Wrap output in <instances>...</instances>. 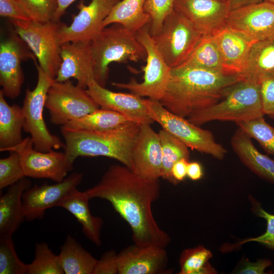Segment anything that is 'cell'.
<instances>
[{"label": "cell", "instance_id": "1", "mask_svg": "<svg viewBox=\"0 0 274 274\" xmlns=\"http://www.w3.org/2000/svg\"><path fill=\"white\" fill-rule=\"evenodd\" d=\"M88 198L108 201L130 226L134 244L165 248L170 238L158 226L152 203L160 193L159 179L143 178L124 165L113 164L95 185L84 191Z\"/></svg>", "mask_w": 274, "mask_h": 274}, {"label": "cell", "instance_id": "2", "mask_svg": "<svg viewBox=\"0 0 274 274\" xmlns=\"http://www.w3.org/2000/svg\"><path fill=\"white\" fill-rule=\"evenodd\" d=\"M244 80L238 74L191 66L172 68L161 104L183 118L219 101L228 89Z\"/></svg>", "mask_w": 274, "mask_h": 274}, {"label": "cell", "instance_id": "3", "mask_svg": "<svg viewBox=\"0 0 274 274\" xmlns=\"http://www.w3.org/2000/svg\"><path fill=\"white\" fill-rule=\"evenodd\" d=\"M140 124L130 121L102 131L70 129L61 127L64 153L73 167L80 156H105L115 159L133 171L132 149Z\"/></svg>", "mask_w": 274, "mask_h": 274}, {"label": "cell", "instance_id": "4", "mask_svg": "<svg viewBox=\"0 0 274 274\" xmlns=\"http://www.w3.org/2000/svg\"><path fill=\"white\" fill-rule=\"evenodd\" d=\"M104 27L90 42L94 77L105 87L111 63L138 62L146 57V51L135 33L119 24Z\"/></svg>", "mask_w": 274, "mask_h": 274}, {"label": "cell", "instance_id": "5", "mask_svg": "<svg viewBox=\"0 0 274 274\" xmlns=\"http://www.w3.org/2000/svg\"><path fill=\"white\" fill-rule=\"evenodd\" d=\"M264 115L260 84L242 80L232 86L217 103L193 113L187 120L197 126L213 121H231L237 124Z\"/></svg>", "mask_w": 274, "mask_h": 274}, {"label": "cell", "instance_id": "6", "mask_svg": "<svg viewBox=\"0 0 274 274\" xmlns=\"http://www.w3.org/2000/svg\"><path fill=\"white\" fill-rule=\"evenodd\" d=\"M15 33L27 45L39 65L55 79L61 63L59 30L62 23L10 19Z\"/></svg>", "mask_w": 274, "mask_h": 274}, {"label": "cell", "instance_id": "7", "mask_svg": "<svg viewBox=\"0 0 274 274\" xmlns=\"http://www.w3.org/2000/svg\"><path fill=\"white\" fill-rule=\"evenodd\" d=\"M148 114L153 121L165 129L188 148L209 154L218 159H223L226 149L218 143L209 130L196 125L185 118L177 115L165 108L158 100L145 99Z\"/></svg>", "mask_w": 274, "mask_h": 274}, {"label": "cell", "instance_id": "8", "mask_svg": "<svg viewBox=\"0 0 274 274\" xmlns=\"http://www.w3.org/2000/svg\"><path fill=\"white\" fill-rule=\"evenodd\" d=\"M38 72V81L35 88L25 91L22 107L24 125L23 130L30 134L34 148L42 152H48L53 149L64 148L57 136L49 131L43 116L44 108L48 90L54 82V79L47 74L43 69L36 63Z\"/></svg>", "mask_w": 274, "mask_h": 274}, {"label": "cell", "instance_id": "9", "mask_svg": "<svg viewBox=\"0 0 274 274\" xmlns=\"http://www.w3.org/2000/svg\"><path fill=\"white\" fill-rule=\"evenodd\" d=\"M202 37L187 19L174 9L165 19L159 33L153 38L167 64L174 68L188 59Z\"/></svg>", "mask_w": 274, "mask_h": 274}, {"label": "cell", "instance_id": "10", "mask_svg": "<svg viewBox=\"0 0 274 274\" xmlns=\"http://www.w3.org/2000/svg\"><path fill=\"white\" fill-rule=\"evenodd\" d=\"M150 24L135 33L137 39L146 51L143 81L139 83L132 79L127 83L114 82L112 85L141 97L146 96L159 101L166 90L172 68L167 64L155 44L150 32Z\"/></svg>", "mask_w": 274, "mask_h": 274}, {"label": "cell", "instance_id": "11", "mask_svg": "<svg viewBox=\"0 0 274 274\" xmlns=\"http://www.w3.org/2000/svg\"><path fill=\"white\" fill-rule=\"evenodd\" d=\"M45 107L49 111L50 122L61 126L100 108L86 89L70 80L54 81L48 90Z\"/></svg>", "mask_w": 274, "mask_h": 274}, {"label": "cell", "instance_id": "12", "mask_svg": "<svg viewBox=\"0 0 274 274\" xmlns=\"http://www.w3.org/2000/svg\"><path fill=\"white\" fill-rule=\"evenodd\" d=\"M6 151H15L19 154L26 177L48 179L60 182L73 168L69 164L64 152L38 151L34 148L31 137L23 139L20 143Z\"/></svg>", "mask_w": 274, "mask_h": 274}, {"label": "cell", "instance_id": "13", "mask_svg": "<svg viewBox=\"0 0 274 274\" xmlns=\"http://www.w3.org/2000/svg\"><path fill=\"white\" fill-rule=\"evenodd\" d=\"M83 174L74 173L63 181L54 184L35 185L26 190L22 195L25 219L28 221L43 218L45 211L59 207L61 202L74 194L81 183Z\"/></svg>", "mask_w": 274, "mask_h": 274}, {"label": "cell", "instance_id": "14", "mask_svg": "<svg viewBox=\"0 0 274 274\" xmlns=\"http://www.w3.org/2000/svg\"><path fill=\"white\" fill-rule=\"evenodd\" d=\"M225 26L254 43L274 38V4L263 1L230 11Z\"/></svg>", "mask_w": 274, "mask_h": 274}, {"label": "cell", "instance_id": "15", "mask_svg": "<svg viewBox=\"0 0 274 274\" xmlns=\"http://www.w3.org/2000/svg\"><path fill=\"white\" fill-rule=\"evenodd\" d=\"M121 0H91L86 5L81 1L79 10L70 25L62 23L59 30L61 44L70 42H90L103 29L102 23L113 7Z\"/></svg>", "mask_w": 274, "mask_h": 274}, {"label": "cell", "instance_id": "16", "mask_svg": "<svg viewBox=\"0 0 274 274\" xmlns=\"http://www.w3.org/2000/svg\"><path fill=\"white\" fill-rule=\"evenodd\" d=\"M35 55L26 43L16 33L0 44V84L5 97L15 98L24 82L21 62Z\"/></svg>", "mask_w": 274, "mask_h": 274}, {"label": "cell", "instance_id": "17", "mask_svg": "<svg viewBox=\"0 0 274 274\" xmlns=\"http://www.w3.org/2000/svg\"><path fill=\"white\" fill-rule=\"evenodd\" d=\"M174 9L203 36H213L224 27L230 11L227 0H175Z\"/></svg>", "mask_w": 274, "mask_h": 274}, {"label": "cell", "instance_id": "18", "mask_svg": "<svg viewBox=\"0 0 274 274\" xmlns=\"http://www.w3.org/2000/svg\"><path fill=\"white\" fill-rule=\"evenodd\" d=\"M88 94L100 107L118 112L139 124H150V117L145 99L138 95L116 92L100 85L94 79L86 89Z\"/></svg>", "mask_w": 274, "mask_h": 274}, {"label": "cell", "instance_id": "19", "mask_svg": "<svg viewBox=\"0 0 274 274\" xmlns=\"http://www.w3.org/2000/svg\"><path fill=\"white\" fill-rule=\"evenodd\" d=\"M167 261L165 248L134 244L117 253L118 274L165 273Z\"/></svg>", "mask_w": 274, "mask_h": 274}, {"label": "cell", "instance_id": "20", "mask_svg": "<svg viewBox=\"0 0 274 274\" xmlns=\"http://www.w3.org/2000/svg\"><path fill=\"white\" fill-rule=\"evenodd\" d=\"M60 55L61 63L54 81L63 82L72 78L77 80L78 86L86 89L89 82L94 79L90 42L63 43Z\"/></svg>", "mask_w": 274, "mask_h": 274}, {"label": "cell", "instance_id": "21", "mask_svg": "<svg viewBox=\"0 0 274 274\" xmlns=\"http://www.w3.org/2000/svg\"><path fill=\"white\" fill-rule=\"evenodd\" d=\"M133 172L147 179H159L162 174V150L158 133L150 124H141L132 149Z\"/></svg>", "mask_w": 274, "mask_h": 274}, {"label": "cell", "instance_id": "22", "mask_svg": "<svg viewBox=\"0 0 274 274\" xmlns=\"http://www.w3.org/2000/svg\"><path fill=\"white\" fill-rule=\"evenodd\" d=\"M212 36L226 71L241 75L254 42L226 26Z\"/></svg>", "mask_w": 274, "mask_h": 274}, {"label": "cell", "instance_id": "23", "mask_svg": "<svg viewBox=\"0 0 274 274\" xmlns=\"http://www.w3.org/2000/svg\"><path fill=\"white\" fill-rule=\"evenodd\" d=\"M31 186L24 177L9 186L0 197V238L12 237L25 220L22 203L24 192Z\"/></svg>", "mask_w": 274, "mask_h": 274}, {"label": "cell", "instance_id": "24", "mask_svg": "<svg viewBox=\"0 0 274 274\" xmlns=\"http://www.w3.org/2000/svg\"><path fill=\"white\" fill-rule=\"evenodd\" d=\"M231 146L242 162L259 176L274 183V160L261 153L239 127L231 139Z\"/></svg>", "mask_w": 274, "mask_h": 274}, {"label": "cell", "instance_id": "25", "mask_svg": "<svg viewBox=\"0 0 274 274\" xmlns=\"http://www.w3.org/2000/svg\"><path fill=\"white\" fill-rule=\"evenodd\" d=\"M241 75L244 80L259 84L274 78V38L253 44Z\"/></svg>", "mask_w": 274, "mask_h": 274}, {"label": "cell", "instance_id": "26", "mask_svg": "<svg viewBox=\"0 0 274 274\" xmlns=\"http://www.w3.org/2000/svg\"><path fill=\"white\" fill-rule=\"evenodd\" d=\"M84 191L77 190L59 205L72 214L82 226L85 236L94 244H101V230L104 223L99 217L93 216L89 207V200Z\"/></svg>", "mask_w": 274, "mask_h": 274}, {"label": "cell", "instance_id": "27", "mask_svg": "<svg viewBox=\"0 0 274 274\" xmlns=\"http://www.w3.org/2000/svg\"><path fill=\"white\" fill-rule=\"evenodd\" d=\"M146 0H121L112 9L102 23V28L119 24L135 33L150 24L151 18L145 11Z\"/></svg>", "mask_w": 274, "mask_h": 274}, {"label": "cell", "instance_id": "28", "mask_svg": "<svg viewBox=\"0 0 274 274\" xmlns=\"http://www.w3.org/2000/svg\"><path fill=\"white\" fill-rule=\"evenodd\" d=\"M22 108L9 105L0 91V151L6 150L23 140L21 131L24 125Z\"/></svg>", "mask_w": 274, "mask_h": 274}, {"label": "cell", "instance_id": "29", "mask_svg": "<svg viewBox=\"0 0 274 274\" xmlns=\"http://www.w3.org/2000/svg\"><path fill=\"white\" fill-rule=\"evenodd\" d=\"M58 256L64 274H93L97 262L71 235L60 247Z\"/></svg>", "mask_w": 274, "mask_h": 274}, {"label": "cell", "instance_id": "30", "mask_svg": "<svg viewBox=\"0 0 274 274\" xmlns=\"http://www.w3.org/2000/svg\"><path fill=\"white\" fill-rule=\"evenodd\" d=\"M130 121L118 112L100 107L61 127L74 130L102 131L116 128Z\"/></svg>", "mask_w": 274, "mask_h": 274}, {"label": "cell", "instance_id": "31", "mask_svg": "<svg viewBox=\"0 0 274 274\" xmlns=\"http://www.w3.org/2000/svg\"><path fill=\"white\" fill-rule=\"evenodd\" d=\"M181 66L228 73L224 67L219 49L212 36H203L189 57Z\"/></svg>", "mask_w": 274, "mask_h": 274}, {"label": "cell", "instance_id": "32", "mask_svg": "<svg viewBox=\"0 0 274 274\" xmlns=\"http://www.w3.org/2000/svg\"><path fill=\"white\" fill-rule=\"evenodd\" d=\"M158 134L162 150L161 178L173 183L172 168L176 162L181 159L189 160L190 153L188 147L163 128L159 130Z\"/></svg>", "mask_w": 274, "mask_h": 274}, {"label": "cell", "instance_id": "33", "mask_svg": "<svg viewBox=\"0 0 274 274\" xmlns=\"http://www.w3.org/2000/svg\"><path fill=\"white\" fill-rule=\"evenodd\" d=\"M211 252L201 246L185 250L180 258V274H212L216 273L209 263Z\"/></svg>", "mask_w": 274, "mask_h": 274}, {"label": "cell", "instance_id": "34", "mask_svg": "<svg viewBox=\"0 0 274 274\" xmlns=\"http://www.w3.org/2000/svg\"><path fill=\"white\" fill-rule=\"evenodd\" d=\"M27 274H64L58 255L45 242L37 243L32 261L27 264Z\"/></svg>", "mask_w": 274, "mask_h": 274}, {"label": "cell", "instance_id": "35", "mask_svg": "<svg viewBox=\"0 0 274 274\" xmlns=\"http://www.w3.org/2000/svg\"><path fill=\"white\" fill-rule=\"evenodd\" d=\"M236 124L256 140L267 153L274 155V127L267 123L263 117Z\"/></svg>", "mask_w": 274, "mask_h": 274}, {"label": "cell", "instance_id": "36", "mask_svg": "<svg viewBox=\"0 0 274 274\" xmlns=\"http://www.w3.org/2000/svg\"><path fill=\"white\" fill-rule=\"evenodd\" d=\"M27 264L17 254L12 237L0 238V274H25Z\"/></svg>", "mask_w": 274, "mask_h": 274}, {"label": "cell", "instance_id": "37", "mask_svg": "<svg viewBox=\"0 0 274 274\" xmlns=\"http://www.w3.org/2000/svg\"><path fill=\"white\" fill-rule=\"evenodd\" d=\"M9 155L0 159V189L14 184L26 177L19 154L10 151Z\"/></svg>", "mask_w": 274, "mask_h": 274}, {"label": "cell", "instance_id": "38", "mask_svg": "<svg viewBox=\"0 0 274 274\" xmlns=\"http://www.w3.org/2000/svg\"><path fill=\"white\" fill-rule=\"evenodd\" d=\"M175 0H146L145 11L151 18L150 32L153 37L159 33L163 22L173 11Z\"/></svg>", "mask_w": 274, "mask_h": 274}, {"label": "cell", "instance_id": "39", "mask_svg": "<svg viewBox=\"0 0 274 274\" xmlns=\"http://www.w3.org/2000/svg\"><path fill=\"white\" fill-rule=\"evenodd\" d=\"M28 12L32 20H52L57 9L56 0H17Z\"/></svg>", "mask_w": 274, "mask_h": 274}, {"label": "cell", "instance_id": "40", "mask_svg": "<svg viewBox=\"0 0 274 274\" xmlns=\"http://www.w3.org/2000/svg\"><path fill=\"white\" fill-rule=\"evenodd\" d=\"M0 15L13 19L32 20L28 12L17 0H0Z\"/></svg>", "mask_w": 274, "mask_h": 274}, {"label": "cell", "instance_id": "41", "mask_svg": "<svg viewBox=\"0 0 274 274\" xmlns=\"http://www.w3.org/2000/svg\"><path fill=\"white\" fill-rule=\"evenodd\" d=\"M259 84L263 112L274 119V78L263 79Z\"/></svg>", "mask_w": 274, "mask_h": 274}, {"label": "cell", "instance_id": "42", "mask_svg": "<svg viewBox=\"0 0 274 274\" xmlns=\"http://www.w3.org/2000/svg\"><path fill=\"white\" fill-rule=\"evenodd\" d=\"M257 211L258 215L267 221L266 231L260 236L245 239L241 242L239 245L250 242H256L269 248L274 249V215L266 212L261 208H259Z\"/></svg>", "mask_w": 274, "mask_h": 274}, {"label": "cell", "instance_id": "43", "mask_svg": "<svg viewBox=\"0 0 274 274\" xmlns=\"http://www.w3.org/2000/svg\"><path fill=\"white\" fill-rule=\"evenodd\" d=\"M93 274H118L117 253L114 250L105 252L97 260Z\"/></svg>", "mask_w": 274, "mask_h": 274}, {"label": "cell", "instance_id": "44", "mask_svg": "<svg viewBox=\"0 0 274 274\" xmlns=\"http://www.w3.org/2000/svg\"><path fill=\"white\" fill-rule=\"evenodd\" d=\"M271 265V262L267 259L259 260L256 262L247 261L244 266L238 271L241 274H263L265 269Z\"/></svg>", "mask_w": 274, "mask_h": 274}, {"label": "cell", "instance_id": "45", "mask_svg": "<svg viewBox=\"0 0 274 274\" xmlns=\"http://www.w3.org/2000/svg\"><path fill=\"white\" fill-rule=\"evenodd\" d=\"M189 160L183 158L176 162L171 169L173 183L183 181L187 176V169Z\"/></svg>", "mask_w": 274, "mask_h": 274}, {"label": "cell", "instance_id": "46", "mask_svg": "<svg viewBox=\"0 0 274 274\" xmlns=\"http://www.w3.org/2000/svg\"><path fill=\"white\" fill-rule=\"evenodd\" d=\"M203 175L201 165L197 162H188L187 169V176L190 179L196 181L200 179Z\"/></svg>", "mask_w": 274, "mask_h": 274}, {"label": "cell", "instance_id": "47", "mask_svg": "<svg viewBox=\"0 0 274 274\" xmlns=\"http://www.w3.org/2000/svg\"><path fill=\"white\" fill-rule=\"evenodd\" d=\"M57 9L52 20L59 22L66 9L76 0H56Z\"/></svg>", "mask_w": 274, "mask_h": 274}, {"label": "cell", "instance_id": "48", "mask_svg": "<svg viewBox=\"0 0 274 274\" xmlns=\"http://www.w3.org/2000/svg\"><path fill=\"white\" fill-rule=\"evenodd\" d=\"M264 0H227L230 10H232L245 6L263 2Z\"/></svg>", "mask_w": 274, "mask_h": 274}, {"label": "cell", "instance_id": "49", "mask_svg": "<svg viewBox=\"0 0 274 274\" xmlns=\"http://www.w3.org/2000/svg\"><path fill=\"white\" fill-rule=\"evenodd\" d=\"M264 1L274 4V0H264Z\"/></svg>", "mask_w": 274, "mask_h": 274}, {"label": "cell", "instance_id": "50", "mask_svg": "<svg viewBox=\"0 0 274 274\" xmlns=\"http://www.w3.org/2000/svg\"></svg>", "mask_w": 274, "mask_h": 274}]
</instances>
